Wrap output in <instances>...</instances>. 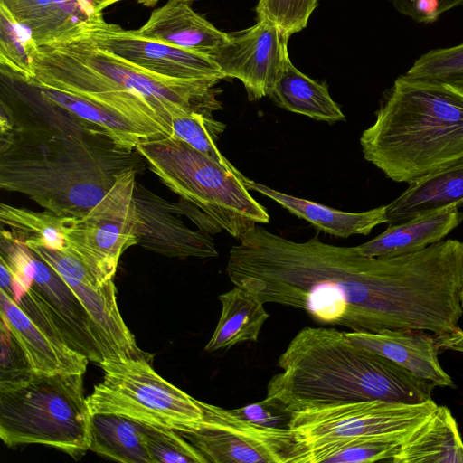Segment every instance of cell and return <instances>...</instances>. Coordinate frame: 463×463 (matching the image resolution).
<instances>
[{
    "label": "cell",
    "mask_w": 463,
    "mask_h": 463,
    "mask_svg": "<svg viewBox=\"0 0 463 463\" xmlns=\"http://www.w3.org/2000/svg\"><path fill=\"white\" fill-rule=\"evenodd\" d=\"M0 187L61 216L81 217L143 156L0 67Z\"/></svg>",
    "instance_id": "1"
},
{
    "label": "cell",
    "mask_w": 463,
    "mask_h": 463,
    "mask_svg": "<svg viewBox=\"0 0 463 463\" xmlns=\"http://www.w3.org/2000/svg\"><path fill=\"white\" fill-rule=\"evenodd\" d=\"M282 372L266 397L296 412L355 402L420 403L436 386L398 364L353 343L334 327L302 328L278 360Z\"/></svg>",
    "instance_id": "2"
},
{
    "label": "cell",
    "mask_w": 463,
    "mask_h": 463,
    "mask_svg": "<svg viewBox=\"0 0 463 463\" xmlns=\"http://www.w3.org/2000/svg\"><path fill=\"white\" fill-rule=\"evenodd\" d=\"M364 157L411 184L463 159V90L402 75L361 135Z\"/></svg>",
    "instance_id": "3"
},
{
    "label": "cell",
    "mask_w": 463,
    "mask_h": 463,
    "mask_svg": "<svg viewBox=\"0 0 463 463\" xmlns=\"http://www.w3.org/2000/svg\"><path fill=\"white\" fill-rule=\"evenodd\" d=\"M90 417L83 374L31 371L0 381V438L7 446L42 444L80 458L90 450Z\"/></svg>",
    "instance_id": "4"
},
{
    "label": "cell",
    "mask_w": 463,
    "mask_h": 463,
    "mask_svg": "<svg viewBox=\"0 0 463 463\" xmlns=\"http://www.w3.org/2000/svg\"><path fill=\"white\" fill-rule=\"evenodd\" d=\"M136 150L171 191L233 238L240 240L256 224L269 222L267 209L250 194L240 171L226 169L173 136L143 140Z\"/></svg>",
    "instance_id": "5"
},
{
    "label": "cell",
    "mask_w": 463,
    "mask_h": 463,
    "mask_svg": "<svg viewBox=\"0 0 463 463\" xmlns=\"http://www.w3.org/2000/svg\"><path fill=\"white\" fill-rule=\"evenodd\" d=\"M150 361H102L99 365L103 379L86 398L90 413H115L151 426L189 431L203 416L201 401L161 377Z\"/></svg>",
    "instance_id": "6"
},
{
    "label": "cell",
    "mask_w": 463,
    "mask_h": 463,
    "mask_svg": "<svg viewBox=\"0 0 463 463\" xmlns=\"http://www.w3.org/2000/svg\"><path fill=\"white\" fill-rule=\"evenodd\" d=\"M122 91L146 101L171 127L172 119L191 112L213 114L222 109L217 79L177 80L158 76L98 49L81 33L54 43Z\"/></svg>",
    "instance_id": "7"
},
{
    "label": "cell",
    "mask_w": 463,
    "mask_h": 463,
    "mask_svg": "<svg viewBox=\"0 0 463 463\" xmlns=\"http://www.w3.org/2000/svg\"><path fill=\"white\" fill-rule=\"evenodd\" d=\"M203 416L189 431L179 432L213 463H303L305 444L289 428L250 422L217 405L201 401Z\"/></svg>",
    "instance_id": "8"
},
{
    "label": "cell",
    "mask_w": 463,
    "mask_h": 463,
    "mask_svg": "<svg viewBox=\"0 0 463 463\" xmlns=\"http://www.w3.org/2000/svg\"><path fill=\"white\" fill-rule=\"evenodd\" d=\"M139 173L129 169L86 214L71 217L66 228V250L81 260L102 281L113 279L118 260L135 236L134 189Z\"/></svg>",
    "instance_id": "9"
},
{
    "label": "cell",
    "mask_w": 463,
    "mask_h": 463,
    "mask_svg": "<svg viewBox=\"0 0 463 463\" xmlns=\"http://www.w3.org/2000/svg\"><path fill=\"white\" fill-rule=\"evenodd\" d=\"M420 403L367 401L307 408L291 413L288 428L303 444L369 436L406 438L436 409Z\"/></svg>",
    "instance_id": "10"
},
{
    "label": "cell",
    "mask_w": 463,
    "mask_h": 463,
    "mask_svg": "<svg viewBox=\"0 0 463 463\" xmlns=\"http://www.w3.org/2000/svg\"><path fill=\"white\" fill-rule=\"evenodd\" d=\"M79 33L98 49L158 76L177 80L226 79L211 58L108 23L102 13L92 14L82 24Z\"/></svg>",
    "instance_id": "11"
},
{
    "label": "cell",
    "mask_w": 463,
    "mask_h": 463,
    "mask_svg": "<svg viewBox=\"0 0 463 463\" xmlns=\"http://www.w3.org/2000/svg\"><path fill=\"white\" fill-rule=\"evenodd\" d=\"M1 321L38 373L84 374L89 359L73 350L45 306L29 289L19 302L0 289Z\"/></svg>",
    "instance_id": "12"
},
{
    "label": "cell",
    "mask_w": 463,
    "mask_h": 463,
    "mask_svg": "<svg viewBox=\"0 0 463 463\" xmlns=\"http://www.w3.org/2000/svg\"><path fill=\"white\" fill-rule=\"evenodd\" d=\"M227 39L213 57L227 78L240 80L250 100L269 96L289 60L288 36L268 19L243 30L226 33Z\"/></svg>",
    "instance_id": "13"
},
{
    "label": "cell",
    "mask_w": 463,
    "mask_h": 463,
    "mask_svg": "<svg viewBox=\"0 0 463 463\" xmlns=\"http://www.w3.org/2000/svg\"><path fill=\"white\" fill-rule=\"evenodd\" d=\"M135 236L147 250L170 257L212 258L218 255L212 236L192 230L182 220L174 202L162 198L141 184L134 189Z\"/></svg>",
    "instance_id": "14"
},
{
    "label": "cell",
    "mask_w": 463,
    "mask_h": 463,
    "mask_svg": "<svg viewBox=\"0 0 463 463\" xmlns=\"http://www.w3.org/2000/svg\"><path fill=\"white\" fill-rule=\"evenodd\" d=\"M345 335L355 345L390 359L436 387H455L438 355L444 349L463 352V334L438 335L423 330L383 329Z\"/></svg>",
    "instance_id": "15"
},
{
    "label": "cell",
    "mask_w": 463,
    "mask_h": 463,
    "mask_svg": "<svg viewBox=\"0 0 463 463\" xmlns=\"http://www.w3.org/2000/svg\"><path fill=\"white\" fill-rule=\"evenodd\" d=\"M33 280L30 289L38 297L76 352L99 364L102 355L88 312L63 279L33 252Z\"/></svg>",
    "instance_id": "16"
},
{
    "label": "cell",
    "mask_w": 463,
    "mask_h": 463,
    "mask_svg": "<svg viewBox=\"0 0 463 463\" xmlns=\"http://www.w3.org/2000/svg\"><path fill=\"white\" fill-rule=\"evenodd\" d=\"M89 314L102 361L128 358L152 359L137 347L118 307L113 279L101 284L63 279Z\"/></svg>",
    "instance_id": "17"
},
{
    "label": "cell",
    "mask_w": 463,
    "mask_h": 463,
    "mask_svg": "<svg viewBox=\"0 0 463 463\" xmlns=\"http://www.w3.org/2000/svg\"><path fill=\"white\" fill-rule=\"evenodd\" d=\"M135 31L144 37L212 60L227 39L226 33L218 30L197 14L190 3L175 0H167L161 7L155 9L147 21Z\"/></svg>",
    "instance_id": "18"
},
{
    "label": "cell",
    "mask_w": 463,
    "mask_h": 463,
    "mask_svg": "<svg viewBox=\"0 0 463 463\" xmlns=\"http://www.w3.org/2000/svg\"><path fill=\"white\" fill-rule=\"evenodd\" d=\"M37 46L66 41L96 13L89 0H0Z\"/></svg>",
    "instance_id": "19"
},
{
    "label": "cell",
    "mask_w": 463,
    "mask_h": 463,
    "mask_svg": "<svg viewBox=\"0 0 463 463\" xmlns=\"http://www.w3.org/2000/svg\"><path fill=\"white\" fill-rule=\"evenodd\" d=\"M463 204V159L411 184L386 205L387 223L398 224Z\"/></svg>",
    "instance_id": "20"
},
{
    "label": "cell",
    "mask_w": 463,
    "mask_h": 463,
    "mask_svg": "<svg viewBox=\"0 0 463 463\" xmlns=\"http://www.w3.org/2000/svg\"><path fill=\"white\" fill-rule=\"evenodd\" d=\"M243 182L249 190L272 199L290 213L333 236L347 238L352 235H368L374 227L387 222L386 205L360 213L344 212L284 194L246 176H243Z\"/></svg>",
    "instance_id": "21"
},
{
    "label": "cell",
    "mask_w": 463,
    "mask_h": 463,
    "mask_svg": "<svg viewBox=\"0 0 463 463\" xmlns=\"http://www.w3.org/2000/svg\"><path fill=\"white\" fill-rule=\"evenodd\" d=\"M463 221V213L449 208L411 219L387 229L371 241L356 246L367 257L389 258L418 252L437 243Z\"/></svg>",
    "instance_id": "22"
},
{
    "label": "cell",
    "mask_w": 463,
    "mask_h": 463,
    "mask_svg": "<svg viewBox=\"0 0 463 463\" xmlns=\"http://www.w3.org/2000/svg\"><path fill=\"white\" fill-rule=\"evenodd\" d=\"M392 463H463V439L450 410L438 405L403 440Z\"/></svg>",
    "instance_id": "23"
},
{
    "label": "cell",
    "mask_w": 463,
    "mask_h": 463,
    "mask_svg": "<svg viewBox=\"0 0 463 463\" xmlns=\"http://www.w3.org/2000/svg\"><path fill=\"white\" fill-rule=\"evenodd\" d=\"M222 311L217 326L204 350L230 349L245 342H256L269 315L264 303L250 291L234 286L221 294Z\"/></svg>",
    "instance_id": "24"
},
{
    "label": "cell",
    "mask_w": 463,
    "mask_h": 463,
    "mask_svg": "<svg viewBox=\"0 0 463 463\" xmlns=\"http://www.w3.org/2000/svg\"><path fill=\"white\" fill-rule=\"evenodd\" d=\"M270 98L280 108L329 123L345 116L331 98L326 83H319L298 71L288 60L273 87Z\"/></svg>",
    "instance_id": "25"
},
{
    "label": "cell",
    "mask_w": 463,
    "mask_h": 463,
    "mask_svg": "<svg viewBox=\"0 0 463 463\" xmlns=\"http://www.w3.org/2000/svg\"><path fill=\"white\" fill-rule=\"evenodd\" d=\"M90 450L122 463H152L142 438L141 424L115 413L90 417Z\"/></svg>",
    "instance_id": "26"
},
{
    "label": "cell",
    "mask_w": 463,
    "mask_h": 463,
    "mask_svg": "<svg viewBox=\"0 0 463 463\" xmlns=\"http://www.w3.org/2000/svg\"><path fill=\"white\" fill-rule=\"evenodd\" d=\"M36 87L40 93L53 104L100 127L122 149L136 150L139 142L153 138L130 120L96 102L61 90Z\"/></svg>",
    "instance_id": "27"
},
{
    "label": "cell",
    "mask_w": 463,
    "mask_h": 463,
    "mask_svg": "<svg viewBox=\"0 0 463 463\" xmlns=\"http://www.w3.org/2000/svg\"><path fill=\"white\" fill-rule=\"evenodd\" d=\"M405 438L369 436L317 441L306 446L303 463H364L389 460Z\"/></svg>",
    "instance_id": "28"
},
{
    "label": "cell",
    "mask_w": 463,
    "mask_h": 463,
    "mask_svg": "<svg viewBox=\"0 0 463 463\" xmlns=\"http://www.w3.org/2000/svg\"><path fill=\"white\" fill-rule=\"evenodd\" d=\"M70 218L48 210L35 212L4 203L0 204L1 222L9 228L14 238L26 246L64 250L67 246L65 232Z\"/></svg>",
    "instance_id": "29"
},
{
    "label": "cell",
    "mask_w": 463,
    "mask_h": 463,
    "mask_svg": "<svg viewBox=\"0 0 463 463\" xmlns=\"http://www.w3.org/2000/svg\"><path fill=\"white\" fill-rule=\"evenodd\" d=\"M225 128L226 125L216 120L210 113L191 112L172 119L173 137L185 142L226 169L239 171L216 146Z\"/></svg>",
    "instance_id": "30"
},
{
    "label": "cell",
    "mask_w": 463,
    "mask_h": 463,
    "mask_svg": "<svg viewBox=\"0 0 463 463\" xmlns=\"http://www.w3.org/2000/svg\"><path fill=\"white\" fill-rule=\"evenodd\" d=\"M33 43L29 32L0 4V66L26 81L33 80L34 66L29 52Z\"/></svg>",
    "instance_id": "31"
},
{
    "label": "cell",
    "mask_w": 463,
    "mask_h": 463,
    "mask_svg": "<svg viewBox=\"0 0 463 463\" xmlns=\"http://www.w3.org/2000/svg\"><path fill=\"white\" fill-rule=\"evenodd\" d=\"M404 75L463 90V43L428 52Z\"/></svg>",
    "instance_id": "32"
},
{
    "label": "cell",
    "mask_w": 463,
    "mask_h": 463,
    "mask_svg": "<svg viewBox=\"0 0 463 463\" xmlns=\"http://www.w3.org/2000/svg\"><path fill=\"white\" fill-rule=\"evenodd\" d=\"M140 424L144 444L152 463H208L178 431Z\"/></svg>",
    "instance_id": "33"
},
{
    "label": "cell",
    "mask_w": 463,
    "mask_h": 463,
    "mask_svg": "<svg viewBox=\"0 0 463 463\" xmlns=\"http://www.w3.org/2000/svg\"><path fill=\"white\" fill-rule=\"evenodd\" d=\"M318 0H259L256 6L258 19H268L276 24L288 36L303 30Z\"/></svg>",
    "instance_id": "34"
},
{
    "label": "cell",
    "mask_w": 463,
    "mask_h": 463,
    "mask_svg": "<svg viewBox=\"0 0 463 463\" xmlns=\"http://www.w3.org/2000/svg\"><path fill=\"white\" fill-rule=\"evenodd\" d=\"M234 414L250 422L275 428H288L291 413L277 401L264 400L232 410Z\"/></svg>",
    "instance_id": "35"
},
{
    "label": "cell",
    "mask_w": 463,
    "mask_h": 463,
    "mask_svg": "<svg viewBox=\"0 0 463 463\" xmlns=\"http://www.w3.org/2000/svg\"><path fill=\"white\" fill-rule=\"evenodd\" d=\"M402 14L417 23L435 22L445 12L463 5V0H389Z\"/></svg>",
    "instance_id": "36"
},
{
    "label": "cell",
    "mask_w": 463,
    "mask_h": 463,
    "mask_svg": "<svg viewBox=\"0 0 463 463\" xmlns=\"http://www.w3.org/2000/svg\"><path fill=\"white\" fill-rule=\"evenodd\" d=\"M0 381L13 380L31 372L24 354L1 321Z\"/></svg>",
    "instance_id": "37"
},
{
    "label": "cell",
    "mask_w": 463,
    "mask_h": 463,
    "mask_svg": "<svg viewBox=\"0 0 463 463\" xmlns=\"http://www.w3.org/2000/svg\"><path fill=\"white\" fill-rule=\"evenodd\" d=\"M124 0H90L96 13H102L107 7Z\"/></svg>",
    "instance_id": "38"
},
{
    "label": "cell",
    "mask_w": 463,
    "mask_h": 463,
    "mask_svg": "<svg viewBox=\"0 0 463 463\" xmlns=\"http://www.w3.org/2000/svg\"><path fill=\"white\" fill-rule=\"evenodd\" d=\"M159 1H161V0H151L150 7L155 6ZM175 1H184V2H188V3L192 4L193 2H194L196 0H175Z\"/></svg>",
    "instance_id": "39"
},
{
    "label": "cell",
    "mask_w": 463,
    "mask_h": 463,
    "mask_svg": "<svg viewBox=\"0 0 463 463\" xmlns=\"http://www.w3.org/2000/svg\"><path fill=\"white\" fill-rule=\"evenodd\" d=\"M137 2L142 5H145L146 7H150L151 0H137Z\"/></svg>",
    "instance_id": "40"
},
{
    "label": "cell",
    "mask_w": 463,
    "mask_h": 463,
    "mask_svg": "<svg viewBox=\"0 0 463 463\" xmlns=\"http://www.w3.org/2000/svg\"><path fill=\"white\" fill-rule=\"evenodd\" d=\"M461 304H462V307H463V289H462V293H461Z\"/></svg>",
    "instance_id": "41"
}]
</instances>
